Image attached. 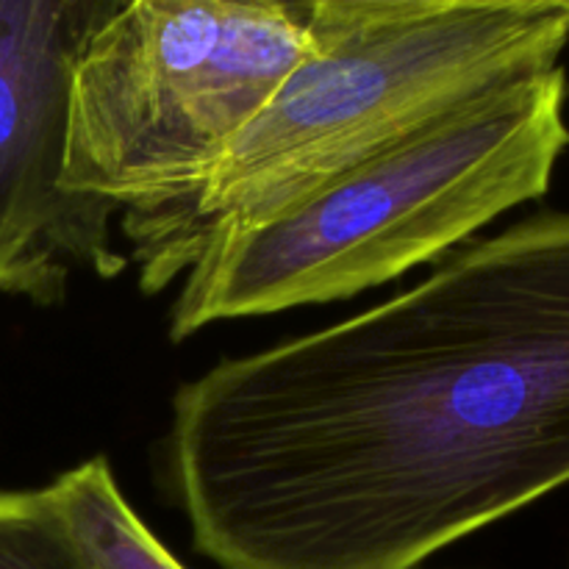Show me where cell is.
Returning <instances> with one entry per match:
<instances>
[{
  "instance_id": "8992f818",
  "label": "cell",
  "mask_w": 569,
  "mask_h": 569,
  "mask_svg": "<svg viewBox=\"0 0 569 569\" xmlns=\"http://www.w3.org/2000/svg\"><path fill=\"white\" fill-rule=\"evenodd\" d=\"M48 492L92 569H187L139 520L106 456L61 472Z\"/></svg>"
},
{
  "instance_id": "52a82bcc",
  "label": "cell",
  "mask_w": 569,
  "mask_h": 569,
  "mask_svg": "<svg viewBox=\"0 0 569 569\" xmlns=\"http://www.w3.org/2000/svg\"><path fill=\"white\" fill-rule=\"evenodd\" d=\"M0 569H92L48 487L0 489Z\"/></svg>"
},
{
  "instance_id": "6da1fadb",
  "label": "cell",
  "mask_w": 569,
  "mask_h": 569,
  "mask_svg": "<svg viewBox=\"0 0 569 569\" xmlns=\"http://www.w3.org/2000/svg\"><path fill=\"white\" fill-rule=\"evenodd\" d=\"M167 472L222 569H417L569 483V211L178 387Z\"/></svg>"
},
{
  "instance_id": "5b68a950",
  "label": "cell",
  "mask_w": 569,
  "mask_h": 569,
  "mask_svg": "<svg viewBox=\"0 0 569 569\" xmlns=\"http://www.w3.org/2000/svg\"><path fill=\"white\" fill-rule=\"evenodd\" d=\"M122 0H0V295L59 306L76 272L128 267L122 211L64 187L72 76Z\"/></svg>"
},
{
  "instance_id": "277c9868",
  "label": "cell",
  "mask_w": 569,
  "mask_h": 569,
  "mask_svg": "<svg viewBox=\"0 0 569 569\" xmlns=\"http://www.w3.org/2000/svg\"><path fill=\"white\" fill-rule=\"evenodd\" d=\"M315 0H122L72 76L64 187L120 211L198 187L309 48Z\"/></svg>"
},
{
  "instance_id": "3957f363",
  "label": "cell",
  "mask_w": 569,
  "mask_h": 569,
  "mask_svg": "<svg viewBox=\"0 0 569 569\" xmlns=\"http://www.w3.org/2000/svg\"><path fill=\"white\" fill-rule=\"evenodd\" d=\"M567 94L561 64L495 89L276 220L222 239L183 276L172 342L439 264L506 211L548 194L569 148Z\"/></svg>"
},
{
  "instance_id": "7a4b0ae2",
  "label": "cell",
  "mask_w": 569,
  "mask_h": 569,
  "mask_svg": "<svg viewBox=\"0 0 569 569\" xmlns=\"http://www.w3.org/2000/svg\"><path fill=\"white\" fill-rule=\"evenodd\" d=\"M569 0H315L309 48L187 194L122 211L159 295L222 239L306 203L500 87L559 67Z\"/></svg>"
}]
</instances>
